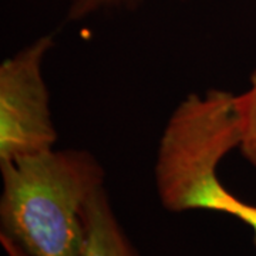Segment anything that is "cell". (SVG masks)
Segmentation results:
<instances>
[{"label":"cell","mask_w":256,"mask_h":256,"mask_svg":"<svg viewBox=\"0 0 256 256\" xmlns=\"http://www.w3.org/2000/svg\"><path fill=\"white\" fill-rule=\"evenodd\" d=\"M2 239L28 256H82L84 206L104 170L82 150H48L0 164Z\"/></svg>","instance_id":"obj_1"},{"label":"cell","mask_w":256,"mask_h":256,"mask_svg":"<svg viewBox=\"0 0 256 256\" xmlns=\"http://www.w3.org/2000/svg\"><path fill=\"white\" fill-rule=\"evenodd\" d=\"M235 94L212 88L194 92L165 126L156 162L158 196L166 210H208L224 188L218 166L239 148Z\"/></svg>","instance_id":"obj_2"},{"label":"cell","mask_w":256,"mask_h":256,"mask_svg":"<svg viewBox=\"0 0 256 256\" xmlns=\"http://www.w3.org/2000/svg\"><path fill=\"white\" fill-rule=\"evenodd\" d=\"M53 36H42L0 66V164L53 150L57 141L43 63Z\"/></svg>","instance_id":"obj_3"},{"label":"cell","mask_w":256,"mask_h":256,"mask_svg":"<svg viewBox=\"0 0 256 256\" xmlns=\"http://www.w3.org/2000/svg\"><path fill=\"white\" fill-rule=\"evenodd\" d=\"M82 256H141L112 210L104 185L92 192L82 210Z\"/></svg>","instance_id":"obj_4"},{"label":"cell","mask_w":256,"mask_h":256,"mask_svg":"<svg viewBox=\"0 0 256 256\" xmlns=\"http://www.w3.org/2000/svg\"><path fill=\"white\" fill-rule=\"evenodd\" d=\"M235 111L239 130V151L256 166V68L245 92L235 94Z\"/></svg>","instance_id":"obj_5"},{"label":"cell","mask_w":256,"mask_h":256,"mask_svg":"<svg viewBox=\"0 0 256 256\" xmlns=\"http://www.w3.org/2000/svg\"><path fill=\"white\" fill-rule=\"evenodd\" d=\"M146 0H70L67 18L68 20H82L107 10H116L121 8H132Z\"/></svg>","instance_id":"obj_6"},{"label":"cell","mask_w":256,"mask_h":256,"mask_svg":"<svg viewBox=\"0 0 256 256\" xmlns=\"http://www.w3.org/2000/svg\"><path fill=\"white\" fill-rule=\"evenodd\" d=\"M214 212H220V214L235 216L244 224H246L248 226H250V229L254 230V240L256 245V205L240 201L226 190L222 192L220 198L216 200Z\"/></svg>","instance_id":"obj_7"}]
</instances>
